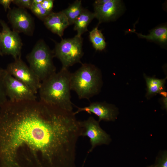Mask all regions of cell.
Segmentation results:
<instances>
[{"label":"cell","instance_id":"obj_23","mask_svg":"<svg viewBox=\"0 0 167 167\" xmlns=\"http://www.w3.org/2000/svg\"><path fill=\"white\" fill-rule=\"evenodd\" d=\"M41 4L42 7L46 11L49 12H51L53 7L54 1L43 0Z\"/></svg>","mask_w":167,"mask_h":167},{"label":"cell","instance_id":"obj_11","mask_svg":"<svg viewBox=\"0 0 167 167\" xmlns=\"http://www.w3.org/2000/svg\"><path fill=\"white\" fill-rule=\"evenodd\" d=\"M76 107L77 110L74 112L75 115L81 112H85L90 114L92 113L98 117V121L99 122L102 120L113 121L116 118L118 114L117 108L113 105L105 102H92L85 107Z\"/></svg>","mask_w":167,"mask_h":167},{"label":"cell","instance_id":"obj_21","mask_svg":"<svg viewBox=\"0 0 167 167\" xmlns=\"http://www.w3.org/2000/svg\"><path fill=\"white\" fill-rule=\"evenodd\" d=\"M12 3L18 7L30 9L33 3V0H13Z\"/></svg>","mask_w":167,"mask_h":167},{"label":"cell","instance_id":"obj_1","mask_svg":"<svg viewBox=\"0 0 167 167\" xmlns=\"http://www.w3.org/2000/svg\"><path fill=\"white\" fill-rule=\"evenodd\" d=\"M0 108V167H75L82 129L73 111L37 100Z\"/></svg>","mask_w":167,"mask_h":167},{"label":"cell","instance_id":"obj_20","mask_svg":"<svg viewBox=\"0 0 167 167\" xmlns=\"http://www.w3.org/2000/svg\"><path fill=\"white\" fill-rule=\"evenodd\" d=\"M30 10L33 14L43 21L51 12L48 11L45 9L42 6L41 4L33 3H32Z\"/></svg>","mask_w":167,"mask_h":167},{"label":"cell","instance_id":"obj_10","mask_svg":"<svg viewBox=\"0 0 167 167\" xmlns=\"http://www.w3.org/2000/svg\"><path fill=\"white\" fill-rule=\"evenodd\" d=\"M7 17L13 31L28 35L33 34L34 28L33 19L25 9L19 7L11 9Z\"/></svg>","mask_w":167,"mask_h":167},{"label":"cell","instance_id":"obj_14","mask_svg":"<svg viewBox=\"0 0 167 167\" xmlns=\"http://www.w3.org/2000/svg\"><path fill=\"white\" fill-rule=\"evenodd\" d=\"M144 77L147 86L146 98H151L158 93L165 91V84L166 77L163 79H159L154 77H150L145 74Z\"/></svg>","mask_w":167,"mask_h":167},{"label":"cell","instance_id":"obj_8","mask_svg":"<svg viewBox=\"0 0 167 167\" xmlns=\"http://www.w3.org/2000/svg\"><path fill=\"white\" fill-rule=\"evenodd\" d=\"M2 29L0 36V49L2 54L11 55L14 60L21 58L22 43L19 33L11 31L7 24L0 20Z\"/></svg>","mask_w":167,"mask_h":167},{"label":"cell","instance_id":"obj_16","mask_svg":"<svg viewBox=\"0 0 167 167\" xmlns=\"http://www.w3.org/2000/svg\"><path fill=\"white\" fill-rule=\"evenodd\" d=\"M95 18L94 13L83 8L81 13L74 24V29L77 31V35L81 36L82 34L88 31V26Z\"/></svg>","mask_w":167,"mask_h":167},{"label":"cell","instance_id":"obj_7","mask_svg":"<svg viewBox=\"0 0 167 167\" xmlns=\"http://www.w3.org/2000/svg\"><path fill=\"white\" fill-rule=\"evenodd\" d=\"M4 82L6 94L10 101L14 102L37 100L36 94L30 88L7 71Z\"/></svg>","mask_w":167,"mask_h":167},{"label":"cell","instance_id":"obj_12","mask_svg":"<svg viewBox=\"0 0 167 167\" xmlns=\"http://www.w3.org/2000/svg\"><path fill=\"white\" fill-rule=\"evenodd\" d=\"M95 18L99 20V24L103 22L113 20L122 9L121 1L109 0L104 4L94 6Z\"/></svg>","mask_w":167,"mask_h":167},{"label":"cell","instance_id":"obj_5","mask_svg":"<svg viewBox=\"0 0 167 167\" xmlns=\"http://www.w3.org/2000/svg\"><path fill=\"white\" fill-rule=\"evenodd\" d=\"M83 41L81 36L76 35L73 38L62 39L60 42L56 44L54 56L60 61L62 68L68 69L75 64L82 63Z\"/></svg>","mask_w":167,"mask_h":167},{"label":"cell","instance_id":"obj_26","mask_svg":"<svg viewBox=\"0 0 167 167\" xmlns=\"http://www.w3.org/2000/svg\"><path fill=\"white\" fill-rule=\"evenodd\" d=\"M109 0H97L95 1L94 6L101 5L109 2Z\"/></svg>","mask_w":167,"mask_h":167},{"label":"cell","instance_id":"obj_6","mask_svg":"<svg viewBox=\"0 0 167 167\" xmlns=\"http://www.w3.org/2000/svg\"><path fill=\"white\" fill-rule=\"evenodd\" d=\"M7 72L30 88L36 94L41 82L34 72L21 58L15 60L8 65Z\"/></svg>","mask_w":167,"mask_h":167},{"label":"cell","instance_id":"obj_22","mask_svg":"<svg viewBox=\"0 0 167 167\" xmlns=\"http://www.w3.org/2000/svg\"><path fill=\"white\" fill-rule=\"evenodd\" d=\"M156 167H167V154L165 152L161 156L157 158L156 164L155 165Z\"/></svg>","mask_w":167,"mask_h":167},{"label":"cell","instance_id":"obj_24","mask_svg":"<svg viewBox=\"0 0 167 167\" xmlns=\"http://www.w3.org/2000/svg\"><path fill=\"white\" fill-rule=\"evenodd\" d=\"M12 1L13 0H0V4L3 6L5 11H6L8 9H11L10 5Z\"/></svg>","mask_w":167,"mask_h":167},{"label":"cell","instance_id":"obj_15","mask_svg":"<svg viewBox=\"0 0 167 167\" xmlns=\"http://www.w3.org/2000/svg\"><path fill=\"white\" fill-rule=\"evenodd\" d=\"M135 29H129L127 32L135 33L139 38H145L148 41H156L161 44H165L167 41V28L166 26L157 27L150 31V33L146 35L136 32Z\"/></svg>","mask_w":167,"mask_h":167},{"label":"cell","instance_id":"obj_13","mask_svg":"<svg viewBox=\"0 0 167 167\" xmlns=\"http://www.w3.org/2000/svg\"><path fill=\"white\" fill-rule=\"evenodd\" d=\"M43 21L48 29L61 37L65 29L70 25L67 18L62 11L57 13L51 11Z\"/></svg>","mask_w":167,"mask_h":167},{"label":"cell","instance_id":"obj_3","mask_svg":"<svg viewBox=\"0 0 167 167\" xmlns=\"http://www.w3.org/2000/svg\"><path fill=\"white\" fill-rule=\"evenodd\" d=\"M76 71L71 73V88L79 99H90L98 94L102 85L99 69L91 63H82Z\"/></svg>","mask_w":167,"mask_h":167},{"label":"cell","instance_id":"obj_2","mask_svg":"<svg viewBox=\"0 0 167 167\" xmlns=\"http://www.w3.org/2000/svg\"><path fill=\"white\" fill-rule=\"evenodd\" d=\"M71 74L68 69L62 67L59 72L41 82L38 91L40 101L73 111L71 94Z\"/></svg>","mask_w":167,"mask_h":167},{"label":"cell","instance_id":"obj_18","mask_svg":"<svg viewBox=\"0 0 167 167\" xmlns=\"http://www.w3.org/2000/svg\"><path fill=\"white\" fill-rule=\"evenodd\" d=\"M83 8L81 0H76L62 11L67 18L70 25L74 24L81 13Z\"/></svg>","mask_w":167,"mask_h":167},{"label":"cell","instance_id":"obj_27","mask_svg":"<svg viewBox=\"0 0 167 167\" xmlns=\"http://www.w3.org/2000/svg\"><path fill=\"white\" fill-rule=\"evenodd\" d=\"M43 0H33V3L36 4H41Z\"/></svg>","mask_w":167,"mask_h":167},{"label":"cell","instance_id":"obj_4","mask_svg":"<svg viewBox=\"0 0 167 167\" xmlns=\"http://www.w3.org/2000/svg\"><path fill=\"white\" fill-rule=\"evenodd\" d=\"M54 57L53 52L42 40L38 41L27 55L29 66L41 82L56 72L53 62Z\"/></svg>","mask_w":167,"mask_h":167},{"label":"cell","instance_id":"obj_25","mask_svg":"<svg viewBox=\"0 0 167 167\" xmlns=\"http://www.w3.org/2000/svg\"><path fill=\"white\" fill-rule=\"evenodd\" d=\"M162 96L161 101L163 108L167 109V92L165 91H163L160 93Z\"/></svg>","mask_w":167,"mask_h":167},{"label":"cell","instance_id":"obj_9","mask_svg":"<svg viewBox=\"0 0 167 167\" xmlns=\"http://www.w3.org/2000/svg\"><path fill=\"white\" fill-rule=\"evenodd\" d=\"M80 122L83 130L81 136H87L90 139L91 146L88 153L92 152L97 146L109 143L111 141L109 135L101 128L99 122L92 116L80 121Z\"/></svg>","mask_w":167,"mask_h":167},{"label":"cell","instance_id":"obj_17","mask_svg":"<svg viewBox=\"0 0 167 167\" xmlns=\"http://www.w3.org/2000/svg\"><path fill=\"white\" fill-rule=\"evenodd\" d=\"M89 38L92 45L96 51L104 50L106 45L105 38L98 26L94 28L89 33Z\"/></svg>","mask_w":167,"mask_h":167},{"label":"cell","instance_id":"obj_29","mask_svg":"<svg viewBox=\"0 0 167 167\" xmlns=\"http://www.w3.org/2000/svg\"><path fill=\"white\" fill-rule=\"evenodd\" d=\"M148 167H156L155 165H151L149 166Z\"/></svg>","mask_w":167,"mask_h":167},{"label":"cell","instance_id":"obj_28","mask_svg":"<svg viewBox=\"0 0 167 167\" xmlns=\"http://www.w3.org/2000/svg\"><path fill=\"white\" fill-rule=\"evenodd\" d=\"M0 55H2V54L1 52V49H0Z\"/></svg>","mask_w":167,"mask_h":167},{"label":"cell","instance_id":"obj_19","mask_svg":"<svg viewBox=\"0 0 167 167\" xmlns=\"http://www.w3.org/2000/svg\"><path fill=\"white\" fill-rule=\"evenodd\" d=\"M6 73V70L0 66V107L8 100L5 92L4 82Z\"/></svg>","mask_w":167,"mask_h":167}]
</instances>
